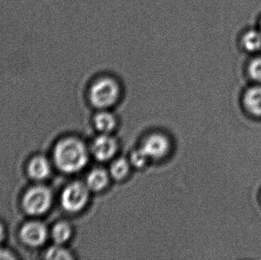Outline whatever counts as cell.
Returning <instances> with one entry per match:
<instances>
[{
  "mask_svg": "<svg viewBox=\"0 0 261 260\" xmlns=\"http://www.w3.org/2000/svg\"><path fill=\"white\" fill-rule=\"evenodd\" d=\"M122 94L119 78L110 72L104 71L94 76L88 88L90 103L98 108H109L115 105Z\"/></svg>",
  "mask_w": 261,
  "mask_h": 260,
  "instance_id": "1",
  "label": "cell"
},
{
  "mask_svg": "<svg viewBox=\"0 0 261 260\" xmlns=\"http://www.w3.org/2000/svg\"><path fill=\"white\" fill-rule=\"evenodd\" d=\"M55 163L63 172L73 174L84 167L88 160L85 145L76 138L61 140L55 149Z\"/></svg>",
  "mask_w": 261,
  "mask_h": 260,
  "instance_id": "2",
  "label": "cell"
},
{
  "mask_svg": "<svg viewBox=\"0 0 261 260\" xmlns=\"http://www.w3.org/2000/svg\"><path fill=\"white\" fill-rule=\"evenodd\" d=\"M51 201L49 189L44 186H36L28 191L23 198V206L29 215H39L48 210Z\"/></svg>",
  "mask_w": 261,
  "mask_h": 260,
  "instance_id": "3",
  "label": "cell"
},
{
  "mask_svg": "<svg viewBox=\"0 0 261 260\" xmlns=\"http://www.w3.org/2000/svg\"><path fill=\"white\" fill-rule=\"evenodd\" d=\"M89 188L76 182L66 187L61 196V204L67 212H77L85 207L89 199Z\"/></svg>",
  "mask_w": 261,
  "mask_h": 260,
  "instance_id": "4",
  "label": "cell"
},
{
  "mask_svg": "<svg viewBox=\"0 0 261 260\" xmlns=\"http://www.w3.org/2000/svg\"><path fill=\"white\" fill-rule=\"evenodd\" d=\"M20 235L24 244L31 247H38L47 239V229L42 223L32 221L23 226Z\"/></svg>",
  "mask_w": 261,
  "mask_h": 260,
  "instance_id": "5",
  "label": "cell"
},
{
  "mask_svg": "<svg viewBox=\"0 0 261 260\" xmlns=\"http://www.w3.org/2000/svg\"><path fill=\"white\" fill-rule=\"evenodd\" d=\"M117 148V142L113 137L103 134L95 140L92 147V152L97 160L106 161L113 157Z\"/></svg>",
  "mask_w": 261,
  "mask_h": 260,
  "instance_id": "6",
  "label": "cell"
},
{
  "mask_svg": "<svg viewBox=\"0 0 261 260\" xmlns=\"http://www.w3.org/2000/svg\"><path fill=\"white\" fill-rule=\"evenodd\" d=\"M141 148L149 158L161 159L168 152L169 141L161 134H153L144 141Z\"/></svg>",
  "mask_w": 261,
  "mask_h": 260,
  "instance_id": "7",
  "label": "cell"
},
{
  "mask_svg": "<svg viewBox=\"0 0 261 260\" xmlns=\"http://www.w3.org/2000/svg\"><path fill=\"white\" fill-rule=\"evenodd\" d=\"M244 104L250 113L261 116V85L251 87L245 93Z\"/></svg>",
  "mask_w": 261,
  "mask_h": 260,
  "instance_id": "8",
  "label": "cell"
},
{
  "mask_svg": "<svg viewBox=\"0 0 261 260\" xmlns=\"http://www.w3.org/2000/svg\"><path fill=\"white\" fill-rule=\"evenodd\" d=\"M50 172V164L44 157H35L29 163V175L35 180H44L48 177Z\"/></svg>",
  "mask_w": 261,
  "mask_h": 260,
  "instance_id": "9",
  "label": "cell"
},
{
  "mask_svg": "<svg viewBox=\"0 0 261 260\" xmlns=\"http://www.w3.org/2000/svg\"><path fill=\"white\" fill-rule=\"evenodd\" d=\"M108 174L103 169H96L90 172L87 179V186L93 191L102 190L108 185Z\"/></svg>",
  "mask_w": 261,
  "mask_h": 260,
  "instance_id": "10",
  "label": "cell"
},
{
  "mask_svg": "<svg viewBox=\"0 0 261 260\" xmlns=\"http://www.w3.org/2000/svg\"><path fill=\"white\" fill-rule=\"evenodd\" d=\"M96 128L102 133H109L114 129L116 126V119L110 112L102 111L95 117Z\"/></svg>",
  "mask_w": 261,
  "mask_h": 260,
  "instance_id": "11",
  "label": "cell"
},
{
  "mask_svg": "<svg viewBox=\"0 0 261 260\" xmlns=\"http://www.w3.org/2000/svg\"><path fill=\"white\" fill-rule=\"evenodd\" d=\"M244 47L249 52H256L261 48V32L251 30L247 32L242 38Z\"/></svg>",
  "mask_w": 261,
  "mask_h": 260,
  "instance_id": "12",
  "label": "cell"
},
{
  "mask_svg": "<svg viewBox=\"0 0 261 260\" xmlns=\"http://www.w3.org/2000/svg\"><path fill=\"white\" fill-rule=\"evenodd\" d=\"M71 227L66 222L58 223L52 230L54 241L58 244L67 242L71 237Z\"/></svg>",
  "mask_w": 261,
  "mask_h": 260,
  "instance_id": "13",
  "label": "cell"
},
{
  "mask_svg": "<svg viewBox=\"0 0 261 260\" xmlns=\"http://www.w3.org/2000/svg\"><path fill=\"white\" fill-rule=\"evenodd\" d=\"M129 171V165L124 159H119L112 164L110 172L116 180H120L125 178Z\"/></svg>",
  "mask_w": 261,
  "mask_h": 260,
  "instance_id": "14",
  "label": "cell"
},
{
  "mask_svg": "<svg viewBox=\"0 0 261 260\" xmlns=\"http://www.w3.org/2000/svg\"><path fill=\"white\" fill-rule=\"evenodd\" d=\"M46 259H71V255L68 251L58 247H50L46 253Z\"/></svg>",
  "mask_w": 261,
  "mask_h": 260,
  "instance_id": "15",
  "label": "cell"
},
{
  "mask_svg": "<svg viewBox=\"0 0 261 260\" xmlns=\"http://www.w3.org/2000/svg\"><path fill=\"white\" fill-rule=\"evenodd\" d=\"M248 73L251 79L261 83V58L253 60L248 66Z\"/></svg>",
  "mask_w": 261,
  "mask_h": 260,
  "instance_id": "16",
  "label": "cell"
},
{
  "mask_svg": "<svg viewBox=\"0 0 261 260\" xmlns=\"http://www.w3.org/2000/svg\"><path fill=\"white\" fill-rule=\"evenodd\" d=\"M148 158V156L143 151L142 148H141V149L134 151L132 153V157H130V162L134 166L140 168L142 167L146 164Z\"/></svg>",
  "mask_w": 261,
  "mask_h": 260,
  "instance_id": "17",
  "label": "cell"
},
{
  "mask_svg": "<svg viewBox=\"0 0 261 260\" xmlns=\"http://www.w3.org/2000/svg\"><path fill=\"white\" fill-rule=\"evenodd\" d=\"M14 256L11 255L10 253L6 250L0 249V259H13Z\"/></svg>",
  "mask_w": 261,
  "mask_h": 260,
  "instance_id": "18",
  "label": "cell"
},
{
  "mask_svg": "<svg viewBox=\"0 0 261 260\" xmlns=\"http://www.w3.org/2000/svg\"><path fill=\"white\" fill-rule=\"evenodd\" d=\"M5 232L4 228H3V226L0 224V242L3 241V238H4Z\"/></svg>",
  "mask_w": 261,
  "mask_h": 260,
  "instance_id": "19",
  "label": "cell"
},
{
  "mask_svg": "<svg viewBox=\"0 0 261 260\" xmlns=\"http://www.w3.org/2000/svg\"><path fill=\"white\" fill-rule=\"evenodd\" d=\"M260 26H261V24H260Z\"/></svg>",
  "mask_w": 261,
  "mask_h": 260,
  "instance_id": "20",
  "label": "cell"
}]
</instances>
